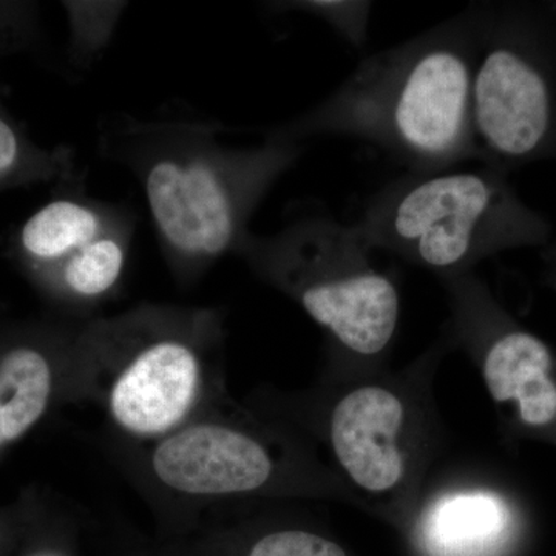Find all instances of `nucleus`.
Here are the masks:
<instances>
[{"instance_id":"1","label":"nucleus","mask_w":556,"mask_h":556,"mask_svg":"<svg viewBox=\"0 0 556 556\" xmlns=\"http://www.w3.org/2000/svg\"><path fill=\"white\" fill-rule=\"evenodd\" d=\"M453 351L442 328L405 367L321 372L308 390L258 391L251 405L313 442L357 508L405 529L447 444L434 382Z\"/></svg>"},{"instance_id":"2","label":"nucleus","mask_w":556,"mask_h":556,"mask_svg":"<svg viewBox=\"0 0 556 556\" xmlns=\"http://www.w3.org/2000/svg\"><path fill=\"white\" fill-rule=\"evenodd\" d=\"M219 134L206 121L119 115L101 124L102 156L137 179L161 254L182 287L237 255L255 211L303 153L298 142L274 139L230 148Z\"/></svg>"},{"instance_id":"3","label":"nucleus","mask_w":556,"mask_h":556,"mask_svg":"<svg viewBox=\"0 0 556 556\" xmlns=\"http://www.w3.org/2000/svg\"><path fill=\"white\" fill-rule=\"evenodd\" d=\"M477 53L473 5L399 46L365 58L331 94L265 139L367 142L408 174H437L478 160L471 119Z\"/></svg>"},{"instance_id":"4","label":"nucleus","mask_w":556,"mask_h":556,"mask_svg":"<svg viewBox=\"0 0 556 556\" xmlns=\"http://www.w3.org/2000/svg\"><path fill=\"white\" fill-rule=\"evenodd\" d=\"M139 489L161 506L167 540L197 519L249 503L356 500L316 445L251 404L223 397L174 433L142 447H118Z\"/></svg>"},{"instance_id":"5","label":"nucleus","mask_w":556,"mask_h":556,"mask_svg":"<svg viewBox=\"0 0 556 556\" xmlns=\"http://www.w3.org/2000/svg\"><path fill=\"white\" fill-rule=\"evenodd\" d=\"M222 311L142 303L87 318L80 399L101 409L118 447L174 433L228 396Z\"/></svg>"},{"instance_id":"6","label":"nucleus","mask_w":556,"mask_h":556,"mask_svg":"<svg viewBox=\"0 0 556 556\" xmlns=\"http://www.w3.org/2000/svg\"><path fill=\"white\" fill-rule=\"evenodd\" d=\"M375 252L354 223L305 215L270 236L249 232L237 257L324 331L321 372L350 376L390 367L397 336V278Z\"/></svg>"},{"instance_id":"7","label":"nucleus","mask_w":556,"mask_h":556,"mask_svg":"<svg viewBox=\"0 0 556 556\" xmlns=\"http://www.w3.org/2000/svg\"><path fill=\"white\" fill-rule=\"evenodd\" d=\"M508 172L482 166L405 174L369 197L354 225L368 247L441 278L501 252L547 247L551 225L519 199Z\"/></svg>"},{"instance_id":"8","label":"nucleus","mask_w":556,"mask_h":556,"mask_svg":"<svg viewBox=\"0 0 556 556\" xmlns=\"http://www.w3.org/2000/svg\"><path fill=\"white\" fill-rule=\"evenodd\" d=\"M471 119L478 161L556 160V7L473 3Z\"/></svg>"},{"instance_id":"9","label":"nucleus","mask_w":556,"mask_h":556,"mask_svg":"<svg viewBox=\"0 0 556 556\" xmlns=\"http://www.w3.org/2000/svg\"><path fill=\"white\" fill-rule=\"evenodd\" d=\"M444 329L478 369L508 444L556 448V351L519 324L475 273L441 278Z\"/></svg>"},{"instance_id":"10","label":"nucleus","mask_w":556,"mask_h":556,"mask_svg":"<svg viewBox=\"0 0 556 556\" xmlns=\"http://www.w3.org/2000/svg\"><path fill=\"white\" fill-rule=\"evenodd\" d=\"M525 497L493 478L428 482L405 530L420 556H507L526 532Z\"/></svg>"},{"instance_id":"11","label":"nucleus","mask_w":556,"mask_h":556,"mask_svg":"<svg viewBox=\"0 0 556 556\" xmlns=\"http://www.w3.org/2000/svg\"><path fill=\"white\" fill-rule=\"evenodd\" d=\"M61 378L78 382L80 399V339L75 353L58 361L50 351L24 343L0 356V450L20 441L47 415Z\"/></svg>"},{"instance_id":"12","label":"nucleus","mask_w":556,"mask_h":556,"mask_svg":"<svg viewBox=\"0 0 556 556\" xmlns=\"http://www.w3.org/2000/svg\"><path fill=\"white\" fill-rule=\"evenodd\" d=\"M130 211L87 195H65L47 203L21 229L25 257L46 276L58 266L130 217Z\"/></svg>"},{"instance_id":"13","label":"nucleus","mask_w":556,"mask_h":556,"mask_svg":"<svg viewBox=\"0 0 556 556\" xmlns=\"http://www.w3.org/2000/svg\"><path fill=\"white\" fill-rule=\"evenodd\" d=\"M135 233L134 215L102 233L49 274L51 288L84 318L108 303L123 285Z\"/></svg>"},{"instance_id":"14","label":"nucleus","mask_w":556,"mask_h":556,"mask_svg":"<svg viewBox=\"0 0 556 556\" xmlns=\"http://www.w3.org/2000/svg\"><path fill=\"white\" fill-rule=\"evenodd\" d=\"M67 5L73 49L83 65H89L100 56L115 35L126 3L73 2Z\"/></svg>"},{"instance_id":"15","label":"nucleus","mask_w":556,"mask_h":556,"mask_svg":"<svg viewBox=\"0 0 556 556\" xmlns=\"http://www.w3.org/2000/svg\"><path fill=\"white\" fill-rule=\"evenodd\" d=\"M281 10L303 11L327 22L356 49L365 46L372 3L369 2H285Z\"/></svg>"},{"instance_id":"16","label":"nucleus","mask_w":556,"mask_h":556,"mask_svg":"<svg viewBox=\"0 0 556 556\" xmlns=\"http://www.w3.org/2000/svg\"><path fill=\"white\" fill-rule=\"evenodd\" d=\"M25 160L24 141L13 126L0 116V181L20 169Z\"/></svg>"},{"instance_id":"17","label":"nucleus","mask_w":556,"mask_h":556,"mask_svg":"<svg viewBox=\"0 0 556 556\" xmlns=\"http://www.w3.org/2000/svg\"><path fill=\"white\" fill-rule=\"evenodd\" d=\"M21 556H79V552L75 538L67 533V535L56 536L50 541H42V543L27 548Z\"/></svg>"},{"instance_id":"18","label":"nucleus","mask_w":556,"mask_h":556,"mask_svg":"<svg viewBox=\"0 0 556 556\" xmlns=\"http://www.w3.org/2000/svg\"><path fill=\"white\" fill-rule=\"evenodd\" d=\"M115 546L105 551V556H174L164 551L159 543H146L142 540H118Z\"/></svg>"},{"instance_id":"19","label":"nucleus","mask_w":556,"mask_h":556,"mask_svg":"<svg viewBox=\"0 0 556 556\" xmlns=\"http://www.w3.org/2000/svg\"><path fill=\"white\" fill-rule=\"evenodd\" d=\"M544 280L556 291V243L548 244L543 251Z\"/></svg>"}]
</instances>
